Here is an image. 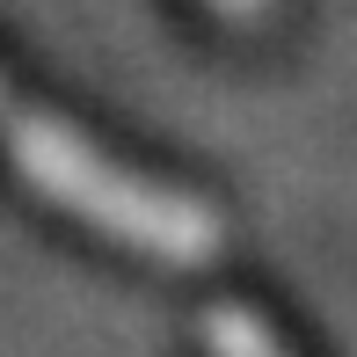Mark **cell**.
I'll return each mask as SVG.
<instances>
[{"instance_id": "1", "label": "cell", "mask_w": 357, "mask_h": 357, "mask_svg": "<svg viewBox=\"0 0 357 357\" xmlns=\"http://www.w3.org/2000/svg\"><path fill=\"white\" fill-rule=\"evenodd\" d=\"M8 168L22 175L29 190H44L59 212L88 219L95 234L124 241V248L153 255V263L197 270V263H212L219 241H226V226H219V212L204 197H183V190L153 183V175L117 168L102 146H88L73 124H59L52 109L8 117Z\"/></svg>"}, {"instance_id": "2", "label": "cell", "mask_w": 357, "mask_h": 357, "mask_svg": "<svg viewBox=\"0 0 357 357\" xmlns=\"http://www.w3.org/2000/svg\"><path fill=\"white\" fill-rule=\"evenodd\" d=\"M204 343H212V357H291L270 335V321L248 314V306H212L204 314Z\"/></svg>"}, {"instance_id": "3", "label": "cell", "mask_w": 357, "mask_h": 357, "mask_svg": "<svg viewBox=\"0 0 357 357\" xmlns=\"http://www.w3.org/2000/svg\"><path fill=\"white\" fill-rule=\"evenodd\" d=\"M212 8H219V15H234V22H255V15H270L278 0H212Z\"/></svg>"}]
</instances>
